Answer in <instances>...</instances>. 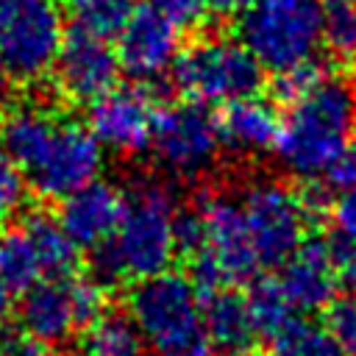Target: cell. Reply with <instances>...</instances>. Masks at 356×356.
Segmentation results:
<instances>
[{
  "label": "cell",
  "mask_w": 356,
  "mask_h": 356,
  "mask_svg": "<svg viewBox=\"0 0 356 356\" xmlns=\"http://www.w3.org/2000/svg\"><path fill=\"white\" fill-rule=\"evenodd\" d=\"M0 139L42 197L64 200L103 170V147L92 131L39 106L14 108L3 122Z\"/></svg>",
  "instance_id": "cell-1"
},
{
  "label": "cell",
  "mask_w": 356,
  "mask_h": 356,
  "mask_svg": "<svg viewBox=\"0 0 356 356\" xmlns=\"http://www.w3.org/2000/svg\"><path fill=\"white\" fill-rule=\"evenodd\" d=\"M356 134L353 86L342 78L320 75L306 92L289 100L281 117V136L275 145L278 161L300 181H320L331 175L339 159L350 150Z\"/></svg>",
  "instance_id": "cell-2"
},
{
  "label": "cell",
  "mask_w": 356,
  "mask_h": 356,
  "mask_svg": "<svg viewBox=\"0 0 356 356\" xmlns=\"http://www.w3.org/2000/svg\"><path fill=\"white\" fill-rule=\"evenodd\" d=\"M178 203L170 186L147 181L125 195V211L114 236L97 248L95 270L106 281H145L170 270L178 253Z\"/></svg>",
  "instance_id": "cell-3"
},
{
  "label": "cell",
  "mask_w": 356,
  "mask_h": 356,
  "mask_svg": "<svg viewBox=\"0 0 356 356\" xmlns=\"http://www.w3.org/2000/svg\"><path fill=\"white\" fill-rule=\"evenodd\" d=\"M128 314L142 331L145 342L156 356H186L209 353V339L203 331V309L192 278L181 273H159L128 295Z\"/></svg>",
  "instance_id": "cell-4"
},
{
  "label": "cell",
  "mask_w": 356,
  "mask_h": 356,
  "mask_svg": "<svg viewBox=\"0 0 356 356\" xmlns=\"http://www.w3.org/2000/svg\"><path fill=\"white\" fill-rule=\"evenodd\" d=\"M239 39L275 75L314 64L323 47V0H253L239 17Z\"/></svg>",
  "instance_id": "cell-5"
},
{
  "label": "cell",
  "mask_w": 356,
  "mask_h": 356,
  "mask_svg": "<svg viewBox=\"0 0 356 356\" xmlns=\"http://www.w3.org/2000/svg\"><path fill=\"white\" fill-rule=\"evenodd\" d=\"M192 209L200 220V245L189 256L192 284L211 292L253 281L261 264L253 253L239 200L228 195H206Z\"/></svg>",
  "instance_id": "cell-6"
},
{
  "label": "cell",
  "mask_w": 356,
  "mask_h": 356,
  "mask_svg": "<svg viewBox=\"0 0 356 356\" xmlns=\"http://www.w3.org/2000/svg\"><path fill=\"white\" fill-rule=\"evenodd\" d=\"M261 70L264 67L242 44V39L206 36L178 53L172 64V81L195 103L228 106L259 92L264 81Z\"/></svg>",
  "instance_id": "cell-7"
},
{
  "label": "cell",
  "mask_w": 356,
  "mask_h": 356,
  "mask_svg": "<svg viewBox=\"0 0 356 356\" xmlns=\"http://www.w3.org/2000/svg\"><path fill=\"white\" fill-rule=\"evenodd\" d=\"M78 264V245L61 222L33 211L14 225L0 228V278L14 292H25L47 278H67Z\"/></svg>",
  "instance_id": "cell-8"
},
{
  "label": "cell",
  "mask_w": 356,
  "mask_h": 356,
  "mask_svg": "<svg viewBox=\"0 0 356 356\" xmlns=\"http://www.w3.org/2000/svg\"><path fill=\"white\" fill-rule=\"evenodd\" d=\"M64 39L56 0H0V58L14 81L36 83L50 75Z\"/></svg>",
  "instance_id": "cell-9"
},
{
  "label": "cell",
  "mask_w": 356,
  "mask_h": 356,
  "mask_svg": "<svg viewBox=\"0 0 356 356\" xmlns=\"http://www.w3.org/2000/svg\"><path fill=\"white\" fill-rule=\"evenodd\" d=\"M106 314V292L92 278H47L22 292L19 328L22 334L58 345L72 334L86 331Z\"/></svg>",
  "instance_id": "cell-10"
},
{
  "label": "cell",
  "mask_w": 356,
  "mask_h": 356,
  "mask_svg": "<svg viewBox=\"0 0 356 356\" xmlns=\"http://www.w3.org/2000/svg\"><path fill=\"white\" fill-rule=\"evenodd\" d=\"M242 217L253 253L264 267H281L303 242L312 222V211L303 195L286 189L278 181H253L242 197Z\"/></svg>",
  "instance_id": "cell-11"
},
{
  "label": "cell",
  "mask_w": 356,
  "mask_h": 356,
  "mask_svg": "<svg viewBox=\"0 0 356 356\" xmlns=\"http://www.w3.org/2000/svg\"><path fill=\"white\" fill-rule=\"evenodd\" d=\"M150 147L164 170L181 178L203 175L206 170H211L222 147L220 122L203 103H172L156 114Z\"/></svg>",
  "instance_id": "cell-12"
},
{
  "label": "cell",
  "mask_w": 356,
  "mask_h": 356,
  "mask_svg": "<svg viewBox=\"0 0 356 356\" xmlns=\"http://www.w3.org/2000/svg\"><path fill=\"white\" fill-rule=\"evenodd\" d=\"M156 108L145 89L139 86H114L108 95L89 106V131L103 150L120 156H136L150 147Z\"/></svg>",
  "instance_id": "cell-13"
},
{
  "label": "cell",
  "mask_w": 356,
  "mask_h": 356,
  "mask_svg": "<svg viewBox=\"0 0 356 356\" xmlns=\"http://www.w3.org/2000/svg\"><path fill=\"white\" fill-rule=\"evenodd\" d=\"M117 50L108 47L106 39L72 31L67 33L61 53L56 58V86L70 103H95L117 86L120 78Z\"/></svg>",
  "instance_id": "cell-14"
},
{
  "label": "cell",
  "mask_w": 356,
  "mask_h": 356,
  "mask_svg": "<svg viewBox=\"0 0 356 356\" xmlns=\"http://www.w3.org/2000/svg\"><path fill=\"white\" fill-rule=\"evenodd\" d=\"M339 261L334 256L331 242L312 239L303 242L284 264L278 275V286L295 314H314L331 309L339 289Z\"/></svg>",
  "instance_id": "cell-15"
},
{
  "label": "cell",
  "mask_w": 356,
  "mask_h": 356,
  "mask_svg": "<svg viewBox=\"0 0 356 356\" xmlns=\"http://www.w3.org/2000/svg\"><path fill=\"white\" fill-rule=\"evenodd\" d=\"M178 53V28L147 6L136 8L125 31L117 36L120 67L136 81H156L164 72H172Z\"/></svg>",
  "instance_id": "cell-16"
},
{
  "label": "cell",
  "mask_w": 356,
  "mask_h": 356,
  "mask_svg": "<svg viewBox=\"0 0 356 356\" xmlns=\"http://www.w3.org/2000/svg\"><path fill=\"white\" fill-rule=\"evenodd\" d=\"M122 211H125V195L114 184L95 178L92 184L75 189L61 200L58 222L78 248L97 250L114 236Z\"/></svg>",
  "instance_id": "cell-17"
},
{
  "label": "cell",
  "mask_w": 356,
  "mask_h": 356,
  "mask_svg": "<svg viewBox=\"0 0 356 356\" xmlns=\"http://www.w3.org/2000/svg\"><path fill=\"white\" fill-rule=\"evenodd\" d=\"M217 122L222 145L236 156H264L275 150L281 136V117L275 106L256 95L228 103Z\"/></svg>",
  "instance_id": "cell-18"
},
{
  "label": "cell",
  "mask_w": 356,
  "mask_h": 356,
  "mask_svg": "<svg viewBox=\"0 0 356 356\" xmlns=\"http://www.w3.org/2000/svg\"><path fill=\"white\" fill-rule=\"evenodd\" d=\"M200 309H203V331L211 348L228 356H245L259 339L242 295L231 289H211L203 292Z\"/></svg>",
  "instance_id": "cell-19"
},
{
  "label": "cell",
  "mask_w": 356,
  "mask_h": 356,
  "mask_svg": "<svg viewBox=\"0 0 356 356\" xmlns=\"http://www.w3.org/2000/svg\"><path fill=\"white\" fill-rule=\"evenodd\" d=\"M145 337L131 314L106 312L83 334V356H145Z\"/></svg>",
  "instance_id": "cell-20"
},
{
  "label": "cell",
  "mask_w": 356,
  "mask_h": 356,
  "mask_svg": "<svg viewBox=\"0 0 356 356\" xmlns=\"http://www.w3.org/2000/svg\"><path fill=\"white\" fill-rule=\"evenodd\" d=\"M136 8V0H67V17L72 22V31L106 42L117 39L125 31Z\"/></svg>",
  "instance_id": "cell-21"
},
{
  "label": "cell",
  "mask_w": 356,
  "mask_h": 356,
  "mask_svg": "<svg viewBox=\"0 0 356 356\" xmlns=\"http://www.w3.org/2000/svg\"><path fill=\"white\" fill-rule=\"evenodd\" d=\"M245 303H248V312H250L256 337L270 339V342L275 337H281L298 320L295 317V309L284 298L278 281H256L250 286V292L245 295Z\"/></svg>",
  "instance_id": "cell-22"
},
{
  "label": "cell",
  "mask_w": 356,
  "mask_h": 356,
  "mask_svg": "<svg viewBox=\"0 0 356 356\" xmlns=\"http://www.w3.org/2000/svg\"><path fill=\"white\" fill-rule=\"evenodd\" d=\"M323 44L339 61H356V0H323Z\"/></svg>",
  "instance_id": "cell-23"
},
{
  "label": "cell",
  "mask_w": 356,
  "mask_h": 356,
  "mask_svg": "<svg viewBox=\"0 0 356 356\" xmlns=\"http://www.w3.org/2000/svg\"><path fill=\"white\" fill-rule=\"evenodd\" d=\"M273 356H342L334 334L309 320H295L273 339Z\"/></svg>",
  "instance_id": "cell-24"
},
{
  "label": "cell",
  "mask_w": 356,
  "mask_h": 356,
  "mask_svg": "<svg viewBox=\"0 0 356 356\" xmlns=\"http://www.w3.org/2000/svg\"><path fill=\"white\" fill-rule=\"evenodd\" d=\"M25 175L17 161L0 150V220H8L25 200Z\"/></svg>",
  "instance_id": "cell-25"
},
{
  "label": "cell",
  "mask_w": 356,
  "mask_h": 356,
  "mask_svg": "<svg viewBox=\"0 0 356 356\" xmlns=\"http://www.w3.org/2000/svg\"><path fill=\"white\" fill-rule=\"evenodd\" d=\"M328 331L334 334L342 353L356 356V295L334 300L331 314H328Z\"/></svg>",
  "instance_id": "cell-26"
},
{
  "label": "cell",
  "mask_w": 356,
  "mask_h": 356,
  "mask_svg": "<svg viewBox=\"0 0 356 356\" xmlns=\"http://www.w3.org/2000/svg\"><path fill=\"white\" fill-rule=\"evenodd\" d=\"M147 8H153L156 14H161L167 22H172L178 31L181 28H197L206 14L209 6L206 0H147Z\"/></svg>",
  "instance_id": "cell-27"
},
{
  "label": "cell",
  "mask_w": 356,
  "mask_h": 356,
  "mask_svg": "<svg viewBox=\"0 0 356 356\" xmlns=\"http://www.w3.org/2000/svg\"><path fill=\"white\" fill-rule=\"evenodd\" d=\"M331 220H334V236L356 248V189L342 192L334 206H331Z\"/></svg>",
  "instance_id": "cell-28"
},
{
  "label": "cell",
  "mask_w": 356,
  "mask_h": 356,
  "mask_svg": "<svg viewBox=\"0 0 356 356\" xmlns=\"http://www.w3.org/2000/svg\"><path fill=\"white\" fill-rule=\"evenodd\" d=\"M0 356H53V353H50V345L39 342L28 334H17L0 345Z\"/></svg>",
  "instance_id": "cell-29"
},
{
  "label": "cell",
  "mask_w": 356,
  "mask_h": 356,
  "mask_svg": "<svg viewBox=\"0 0 356 356\" xmlns=\"http://www.w3.org/2000/svg\"><path fill=\"white\" fill-rule=\"evenodd\" d=\"M331 184L342 192H350L356 189V145H350V150L339 159V164L331 170Z\"/></svg>",
  "instance_id": "cell-30"
},
{
  "label": "cell",
  "mask_w": 356,
  "mask_h": 356,
  "mask_svg": "<svg viewBox=\"0 0 356 356\" xmlns=\"http://www.w3.org/2000/svg\"><path fill=\"white\" fill-rule=\"evenodd\" d=\"M206 6L211 14L222 19H234V17H242L253 6V0H206Z\"/></svg>",
  "instance_id": "cell-31"
},
{
  "label": "cell",
  "mask_w": 356,
  "mask_h": 356,
  "mask_svg": "<svg viewBox=\"0 0 356 356\" xmlns=\"http://www.w3.org/2000/svg\"><path fill=\"white\" fill-rule=\"evenodd\" d=\"M11 83H14V78H11V72L6 70V64H3V58H0V106L11 97Z\"/></svg>",
  "instance_id": "cell-32"
},
{
  "label": "cell",
  "mask_w": 356,
  "mask_h": 356,
  "mask_svg": "<svg viewBox=\"0 0 356 356\" xmlns=\"http://www.w3.org/2000/svg\"><path fill=\"white\" fill-rule=\"evenodd\" d=\"M8 314H11V289H8L6 281L0 278V325L8 320Z\"/></svg>",
  "instance_id": "cell-33"
},
{
  "label": "cell",
  "mask_w": 356,
  "mask_h": 356,
  "mask_svg": "<svg viewBox=\"0 0 356 356\" xmlns=\"http://www.w3.org/2000/svg\"><path fill=\"white\" fill-rule=\"evenodd\" d=\"M350 86H353V97H356V78H353V83H350Z\"/></svg>",
  "instance_id": "cell-34"
}]
</instances>
